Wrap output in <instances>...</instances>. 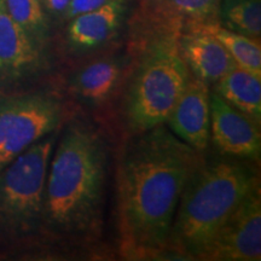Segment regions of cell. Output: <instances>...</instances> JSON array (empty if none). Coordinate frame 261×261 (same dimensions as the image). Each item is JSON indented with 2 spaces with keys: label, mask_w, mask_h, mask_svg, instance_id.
<instances>
[{
  "label": "cell",
  "mask_w": 261,
  "mask_h": 261,
  "mask_svg": "<svg viewBox=\"0 0 261 261\" xmlns=\"http://www.w3.org/2000/svg\"><path fill=\"white\" fill-rule=\"evenodd\" d=\"M201 152L165 123L136 133L117 168V212L121 250L129 259L155 256L168 238L188 179Z\"/></svg>",
  "instance_id": "6da1fadb"
},
{
  "label": "cell",
  "mask_w": 261,
  "mask_h": 261,
  "mask_svg": "<svg viewBox=\"0 0 261 261\" xmlns=\"http://www.w3.org/2000/svg\"><path fill=\"white\" fill-rule=\"evenodd\" d=\"M220 0H140L130 19L129 44L137 48L152 39L180 37L189 29L219 23Z\"/></svg>",
  "instance_id": "52a82bcc"
},
{
  "label": "cell",
  "mask_w": 261,
  "mask_h": 261,
  "mask_svg": "<svg viewBox=\"0 0 261 261\" xmlns=\"http://www.w3.org/2000/svg\"><path fill=\"white\" fill-rule=\"evenodd\" d=\"M121 63L115 58H100L81 68L74 75V92L90 104H100L110 97L121 76Z\"/></svg>",
  "instance_id": "5bb4252c"
},
{
  "label": "cell",
  "mask_w": 261,
  "mask_h": 261,
  "mask_svg": "<svg viewBox=\"0 0 261 261\" xmlns=\"http://www.w3.org/2000/svg\"><path fill=\"white\" fill-rule=\"evenodd\" d=\"M211 138L221 155L260 161V125L215 92H211Z\"/></svg>",
  "instance_id": "9c48e42d"
},
{
  "label": "cell",
  "mask_w": 261,
  "mask_h": 261,
  "mask_svg": "<svg viewBox=\"0 0 261 261\" xmlns=\"http://www.w3.org/2000/svg\"><path fill=\"white\" fill-rule=\"evenodd\" d=\"M178 48L189 71L208 86L236 67L226 48L205 27L182 32Z\"/></svg>",
  "instance_id": "8fae6325"
},
{
  "label": "cell",
  "mask_w": 261,
  "mask_h": 261,
  "mask_svg": "<svg viewBox=\"0 0 261 261\" xmlns=\"http://www.w3.org/2000/svg\"><path fill=\"white\" fill-rule=\"evenodd\" d=\"M42 64V51L16 23L0 0V81L31 76Z\"/></svg>",
  "instance_id": "7c38bea8"
},
{
  "label": "cell",
  "mask_w": 261,
  "mask_h": 261,
  "mask_svg": "<svg viewBox=\"0 0 261 261\" xmlns=\"http://www.w3.org/2000/svg\"><path fill=\"white\" fill-rule=\"evenodd\" d=\"M260 182L252 161L202 160L185 184L168 238V248L201 260L224 221Z\"/></svg>",
  "instance_id": "3957f363"
},
{
  "label": "cell",
  "mask_w": 261,
  "mask_h": 261,
  "mask_svg": "<svg viewBox=\"0 0 261 261\" xmlns=\"http://www.w3.org/2000/svg\"><path fill=\"white\" fill-rule=\"evenodd\" d=\"M261 259L260 182L248 192L224 221L201 260L259 261Z\"/></svg>",
  "instance_id": "ba28073f"
},
{
  "label": "cell",
  "mask_w": 261,
  "mask_h": 261,
  "mask_svg": "<svg viewBox=\"0 0 261 261\" xmlns=\"http://www.w3.org/2000/svg\"><path fill=\"white\" fill-rule=\"evenodd\" d=\"M107 167L106 143L92 126L75 121L65 127L47 169L44 230L70 243L99 236Z\"/></svg>",
  "instance_id": "7a4b0ae2"
},
{
  "label": "cell",
  "mask_w": 261,
  "mask_h": 261,
  "mask_svg": "<svg viewBox=\"0 0 261 261\" xmlns=\"http://www.w3.org/2000/svg\"><path fill=\"white\" fill-rule=\"evenodd\" d=\"M178 39L156 38L135 52L139 61L126 94L127 123L135 135L165 123L187 86L190 71Z\"/></svg>",
  "instance_id": "277c9868"
},
{
  "label": "cell",
  "mask_w": 261,
  "mask_h": 261,
  "mask_svg": "<svg viewBox=\"0 0 261 261\" xmlns=\"http://www.w3.org/2000/svg\"><path fill=\"white\" fill-rule=\"evenodd\" d=\"M54 132L0 169V237L16 241L44 230L47 169L55 149Z\"/></svg>",
  "instance_id": "5b68a950"
},
{
  "label": "cell",
  "mask_w": 261,
  "mask_h": 261,
  "mask_svg": "<svg viewBox=\"0 0 261 261\" xmlns=\"http://www.w3.org/2000/svg\"><path fill=\"white\" fill-rule=\"evenodd\" d=\"M109 2L110 0H70L69 6H68L63 18L69 21L70 18L75 17V16L92 11V10L100 8V6H103Z\"/></svg>",
  "instance_id": "d6986e66"
},
{
  "label": "cell",
  "mask_w": 261,
  "mask_h": 261,
  "mask_svg": "<svg viewBox=\"0 0 261 261\" xmlns=\"http://www.w3.org/2000/svg\"><path fill=\"white\" fill-rule=\"evenodd\" d=\"M125 12V0H110L100 8L70 18L67 28L68 45L80 52L103 46L119 31Z\"/></svg>",
  "instance_id": "4fadbf2b"
},
{
  "label": "cell",
  "mask_w": 261,
  "mask_h": 261,
  "mask_svg": "<svg viewBox=\"0 0 261 261\" xmlns=\"http://www.w3.org/2000/svg\"><path fill=\"white\" fill-rule=\"evenodd\" d=\"M226 48L236 67L261 77V47L260 39H253L221 27L219 23L205 25Z\"/></svg>",
  "instance_id": "e0dca14e"
},
{
  "label": "cell",
  "mask_w": 261,
  "mask_h": 261,
  "mask_svg": "<svg viewBox=\"0 0 261 261\" xmlns=\"http://www.w3.org/2000/svg\"><path fill=\"white\" fill-rule=\"evenodd\" d=\"M165 125L182 142L203 152L211 139V91L208 85L190 73L187 86Z\"/></svg>",
  "instance_id": "30bf717a"
},
{
  "label": "cell",
  "mask_w": 261,
  "mask_h": 261,
  "mask_svg": "<svg viewBox=\"0 0 261 261\" xmlns=\"http://www.w3.org/2000/svg\"><path fill=\"white\" fill-rule=\"evenodd\" d=\"M218 22L228 31L260 39L261 2L260 0H220Z\"/></svg>",
  "instance_id": "2e32d148"
},
{
  "label": "cell",
  "mask_w": 261,
  "mask_h": 261,
  "mask_svg": "<svg viewBox=\"0 0 261 261\" xmlns=\"http://www.w3.org/2000/svg\"><path fill=\"white\" fill-rule=\"evenodd\" d=\"M214 92L260 125L261 77L234 67L214 84Z\"/></svg>",
  "instance_id": "9a60e30c"
},
{
  "label": "cell",
  "mask_w": 261,
  "mask_h": 261,
  "mask_svg": "<svg viewBox=\"0 0 261 261\" xmlns=\"http://www.w3.org/2000/svg\"><path fill=\"white\" fill-rule=\"evenodd\" d=\"M11 18L44 52L48 39V22L40 0H4Z\"/></svg>",
  "instance_id": "ac0fdd59"
},
{
  "label": "cell",
  "mask_w": 261,
  "mask_h": 261,
  "mask_svg": "<svg viewBox=\"0 0 261 261\" xmlns=\"http://www.w3.org/2000/svg\"><path fill=\"white\" fill-rule=\"evenodd\" d=\"M61 120L62 106L51 94L0 98V169L56 130Z\"/></svg>",
  "instance_id": "8992f818"
},
{
  "label": "cell",
  "mask_w": 261,
  "mask_h": 261,
  "mask_svg": "<svg viewBox=\"0 0 261 261\" xmlns=\"http://www.w3.org/2000/svg\"><path fill=\"white\" fill-rule=\"evenodd\" d=\"M42 8L55 17H63L70 0H40Z\"/></svg>",
  "instance_id": "ffe728a7"
}]
</instances>
